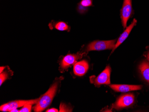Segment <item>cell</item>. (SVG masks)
Segmentation results:
<instances>
[{
	"label": "cell",
	"instance_id": "cell-1",
	"mask_svg": "<svg viewBox=\"0 0 149 112\" xmlns=\"http://www.w3.org/2000/svg\"><path fill=\"white\" fill-rule=\"evenodd\" d=\"M58 86V83L56 82L52 84L46 93L39 98V100L34 107V111L36 112H40L44 110L49 106L51 104L54 97L56 94Z\"/></svg>",
	"mask_w": 149,
	"mask_h": 112
},
{
	"label": "cell",
	"instance_id": "cell-2",
	"mask_svg": "<svg viewBox=\"0 0 149 112\" xmlns=\"http://www.w3.org/2000/svg\"><path fill=\"white\" fill-rule=\"evenodd\" d=\"M116 39L108 41H94L87 45L86 51L88 52L113 49L116 45Z\"/></svg>",
	"mask_w": 149,
	"mask_h": 112
},
{
	"label": "cell",
	"instance_id": "cell-3",
	"mask_svg": "<svg viewBox=\"0 0 149 112\" xmlns=\"http://www.w3.org/2000/svg\"><path fill=\"white\" fill-rule=\"evenodd\" d=\"M134 101L135 96L134 94H125L118 99L117 101L112 105V108L119 110L121 109L129 107L134 104Z\"/></svg>",
	"mask_w": 149,
	"mask_h": 112
},
{
	"label": "cell",
	"instance_id": "cell-4",
	"mask_svg": "<svg viewBox=\"0 0 149 112\" xmlns=\"http://www.w3.org/2000/svg\"><path fill=\"white\" fill-rule=\"evenodd\" d=\"M133 12L132 0H124L120 13L121 22L124 29L126 28L127 22L131 17Z\"/></svg>",
	"mask_w": 149,
	"mask_h": 112
},
{
	"label": "cell",
	"instance_id": "cell-5",
	"mask_svg": "<svg viewBox=\"0 0 149 112\" xmlns=\"http://www.w3.org/2000/svg\"><path fill=\"white\" fill-rule=\"evenodd\" d=\"M39 99V98L35 100H28V101L21 100V101H16L10 102L8 103L1 106L0 110L1 111H4V112H6V111L11 112L13 109H17L18 108L23 106L26 104H36Z\"/></svg>",
	"mask_w": 149,
	"mask_h": 112
},
{
	"label": "cell",
	"instance_id": "cell-6",
	"mask_svg": "<svg viewBox=\"0 0 149 112\" xmlns=\"http://www.w3.org/2000/svg\"><path fill=\"white\" fill-rule=\"evenodd\" d=\"M110 73L111 68L109 66H108L97 77L93 80L92 83H94L96 86H99L101 84H110Z\"/></svg>",
	"mask_w": 149,
	"mask_h": 112
},
{
	"label": "cell",
	"instance_id": "cell-7",
	"mask_svg": "<svg viewBox=\"0 0 149 112\" xmlns=\"http://www.w3.org/2000/svg\"><path fill=\"white\" fill-rule=\"evenodd\" d=\"M83 54H68L65 56L61 63V67L63 69H67L72 64H75L77 61L82 57Z\"/></svg>",
	"mask_w": 149,
	"mask_h": 112
},
{
	"label": "cell",
	"instance_id": "cell-8",
	"mask_svg": "<svg viewBox=\"0 0 149 112\" xmlns=\"http://www.w3.org/2000/svg\"><path fill=\"white\" fill-rule=\"evenodd\" d=\"M109 87L114 91L121 93H126L130 91L141 90L142 85H126V84H112Z\"/></svg>",
	"mask_w": 149,
	"mask_h": 112
},
{
	"label": "cell",
	"instance_id": "cell-9",
	"mask_svg": "<svg viewBox=\"0 0 149 112\" xmlns=\"http://www.w3.org/2000/svg\"><path fill=\"white\" fill-rule=\"evenodd\" d=\"M137 22V20L136 19H134L131 24L130 25V26H128V27H127L126 29L123 32V34L120 35V36L118 39L116 45L112 50V53H113L115 50V49H117L119 46L123 42H124V41L127 38L134 26H136Z\"/></svg>",
	"mask_w": 149,
	"mask_h": 112
},
{
	"label": "cell",
	"instance_id": "cell-10",
	"mask_svg": "<svg viewBox=\"0 0 149 112\" xmlns=\"http://www.w3.org/2000/svg\"><path fill=\"white\" fill-rule=\"evenodd\" d=\"M89 65L86 61L79 62L74 66V73L78 76H83L87 72L88 69Z\"/></svg>",
	"mask_w": 149,
	"mask_h": 112
},
{
	"label": "cell",
	"instance_id": "cell-11",
	"mask_svg": "<svg viewBox=\"0 0 149 112\" xmlns=\"http://www.w3.org/2000/svg\"><path fill=\"white\" fill-rule=\"evenodd\" d=\"M139 70L143 78L149 84V62L143 61L139 65Z\"/></svg>",
	"mask_w": 149,
	"mask_h": 112
},
{
	"label": "cell",
	"instance_id": "cell-12",
	"mask_svg": "<svg viewBox=\"0 0 149 112\" xmlns=\"http://www.w3.org/2000/svg\"><path fill=\"white\" fill-rule=\"evenodd\" d=\"M92 6H93V0H81L78 4L79 10L82 12L86 8Z\"/></svg>",
	"mask_w": 149,
	"mask_h": 112
},
{
	"label": "cell",
	"instance_id": "cell-13",
	"mask_svg": "<svg viewBox=\"0 0 149 112\" xmlns=\"http://www.w3.org/2000/svg\"><path fill=\"white\" fill-rule=\"evenodd\" d=\"M55 29L60 31H68L70 30V27L67 23L63 22H58L54 25Z\"/></svg>",
	"mask_w": 149,
	"mask_h": 112
},
{
	"label": "cell",
	"instance_id": "cell-14",
	"mask_svg": "<svg viewBox=\"0 0 149 112\" xmlns=\"http://www.w3.org/2000/svg\"><path fill=\"white\" fill-rule=\"evenodd\" d=\"M33 104H26L23 106V107L19 110L20 112H31V109L32 105Z\"/></svg>",
	"mask_w": 149,
	"mask_h": 112
},
{
	"label": "cell",
	"instance_id": "cell-15",
	"mask_svg": "<svg viewBox=\"0 0 149 112\" xmlns=\"http://www.w3.org/2000/svg\"><path fill=\"white\" fill-rule=\"evenodd\" d=\"M8 77V74L6 72L1 73L0 74V85H2V83L6 80Z\"/></svg>",
	"mask_w": 149,
	"mask_h": 112
},
{
	"label": "cell",
	"instance_id": "cell-16",
	"mask_svg": "<svg viewBox=\"0 0 149 112\" xmlns=\"http://www.w3.org/2000/svg\"><path fill=\"white\" fill-rule=\"evenodd\" d=\"M47 112H58V109H56L55 108H52L51 109H48L46 111Z\"/></svg>",
	"mask_w": 149,
	"mask_h": 112
},
{
	"label": "cell",
	"instance_id": "cell-17",
	"mask_svg": "<svg viewBox=\"0 0 149 112\" xmlns=\"http://www.w3.org/2000/svg\"><path fill=\"white\" fill-rule=\"evenodd\" d=\"M5 68V67H0V72H1V73H2V70H4Z\"/></svg>",
	"mask_w": 149,
	"mask_h": 112
},
{
	"label": "cell",
	"instance_id": "cell-18",
	"mask_svg": "<svg viewBox=\"0 0 149 112\" xmlns=\"http://www.w3.org/2000/svg\"><path fill=\"white\" fill-rule=\"evenodd\" d=\"M146 56H147V58H148V60H149V51L147 52V54H146Z\"/></svg>",
	"mask_w": 149,
	"mask_h": 112
},
{
	"label": "cell",
	"instance_id": "cell-19",
	"mask_svg": "<svg viewBox=\"0 0 149 112\" xmlns=\"http://www.w3.org/2000/svg\"><path fill=\"white\" fill-rule=\"evenodd\" d=\"M11 112H19V110H17V109H13V110H12L11 111Z\"/></svg>",
	"mask_w": 149,
	"mask_h": 112
}]
</instances>
